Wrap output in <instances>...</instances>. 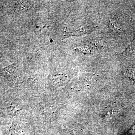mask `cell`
Instances as JSON below:
<instances>
[{"mask_svg":"<svg viewBox=\"0 0 135 135\" xmlns=\"http://www.w3.org/2000/svg\"><path fill=\"white\" fill-rule=\"evenodd\" d=\"M15 65L14 64L12 65H10L8 66L7 67H6L5 68L3 69V70L4 72H5L6 74L7 75H8L9 72H11V73L12 72L14 71L15 69Z\"/></svg>","mask_w":135,"mask_h":135,"instance_id":"cell-1","label":"cell"}]
</instances>
